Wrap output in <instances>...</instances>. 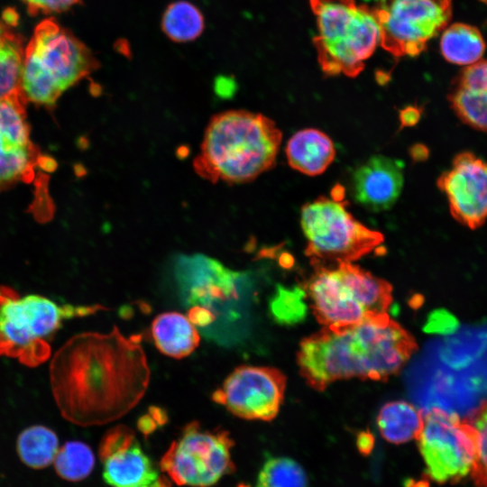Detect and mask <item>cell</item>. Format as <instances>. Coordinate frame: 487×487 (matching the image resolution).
I'll return each mask as SVG.
<instances>
[{"instance_id":"obj_1","label":"cell","mask_w":487,"mask_h":487,"mask_svg":"<svg viewBox=\"0 0 487 487\" xmlns=\"http://www.w3.org/2000/svg\"><path fill=\"white\" fill-rule=\"evenodd\" d=\"M142 336L83 332L51 357L50 384L61 416L82 427L110 423L143 397L151 370Z\"/></svg>"},{"instance_id":"obj_2","label":"cell","mask_w":487,"mask_h":487,"mask_svg":"<svg viewBox=\"0 0 487 487\" xmlns=\"http://www.w3.org/2000/svg\"><path fill=\"white\" fill-rule=\"evenodd\" d=\"M173 278L186 316L199 334L231 347L244 335L251 280L209 256L178 255Z\"/></svg>"},{"instance_id":"obj_3","label":"cell","mask_w":487,"mask_h":487,"mask_svg":"<svg viewBox=\"0 0 487 487\" xmlns=\"http://www.w3.org/2000/svg\"><path fill=\"white\" fill-rule=\"evenodd\" d=\"M281 139L274 121L262 114L221 112L210 118L193 168L212 183H246L275 165Z\"/></svg>"},{"instance_id":"obj_4","label":"cell","mask_w":487,"mask_h":487,"mask_svg":"<svg viewBox=\"0 0 487 487\" xmlns=\"http://www.w3.org/2000/svg\"><path fill=\"white\" fill-rule=\"evenodd\" d=\"M106 309L101 305L60 303L41 294H21L0 285V357L35 368L51 357V343L63 324Z\"/></svg>"},{"instance_id":"obj_5","label":"cell","mask_w":487,"mask_h":487,"mask_svg":"<svg viewBox=\"0 0 487 487\" xmlns=\"http://www.w3.org/2000/svg\"><path fill=\"white\" fill-rule=\"evenodd\" d=\"M90 49L53 18L41 21L24 49L20 88L27 101L51 106L81 79L98 69Z\"/></svg>"},{"instance_id":"obj_6","label":"cell","mask_w":487,"mask_h":487,"mask_svg":"<svg viewBox=\"0 0 487 487\" xmlns=\"http://www.w3.org/2000/svg\"><path fill=\"white\" fill-rule=\"evenodd\" d=\"M309 3L317 31L313 43L323 72L355 78L380 44V26L373 9L354 0Z\"/></svg>"},{"instance_id":"obj_7","label":"cell","mask_w":487,"mask_h":487,"mask_svg":"<svg viewBox=\"0 0 487 487\" xmlns=\"http://www.w3.org/2000/svg\"><path fill=\"white\" fill-rule=\"evenodd\" d=\"M300 225L307 240L305 254L314 265L353 262L384 241L381 232L354 217L343 195L320 196L306 203L301 208Z\"/></svg>"},{"instance_id":"obj_8","label":"cell","mask_w":487,"mask_h":487,"mask_svg":"<svg viewBox=\"0 0 487 487\" xmlns=\"http://www.w3.org/2000/svg\"><path fill=\"white\" fill-rule=\"evenodd\" d=\"M229 432L205 428L194 420L185 425L161 457V469L178 485L210 487L234 471Z\"/></svg>"},{"instance_id":"obj_9","label":"cell","mask_w":487,"mask_h":487,"mask_svg":"<svg viewBox=\"0 0 487 487\" xmlns=\"http://www.w3.org/2000/svg\"><path fill=\"white\" fill-rule=\"evenodd\" d=\"M417 440L426 473L433 481L457 482L472 472L478 455L477 432L457 414L431 408L423 416Z\"/></svg>"},{"instance_id":"obj_10","label":"cell","mask_w":487,"mask_h":487,"mask_svg":"<svg viewBox=\"0 0 487 487\" xmlns=\"http://www.w3.org/2000/svg\"><path fill=\"white\" fill-rule=\"evenodd\" d=\"M452 0H384L373 9L381 47L397 58L415 57L447 25Z\"/></svg>"},{"instance_id":"obj_11","label":"cell","mask_w":487,"mask_h":487,"mask_svg":"<svg viewBox=\"0 0 487 487\" xmlns=\"http://www.w3.org/2000/svg\"><path fill=\"white\" fill-rule=\"evenodd\" d=\"M26 103L21 89L0 99V191L33 183L46 192V182L38 177L56 169L32 141Z\"/></svg>"},{"instance_id":"obj_12","label":"cell","mask_w":487,"mask_h":487,"mask_svg":"<svg viewBox=\"0 0 487 487\" xmlns=\"http://www.w3.org/2000/svg\"><path fill=\"white\" fill-rule=\"evenodd\" d=\"M297 364L305 381L317 391L338 380H365V352L353 326H324L305 337L299 344Z\"/></svg>"},{"instance_id":"obj_13","label":"cell","mask_w":487,"mask_h":487,"mask_svg":"<svg viewBox=\"0 0 487 487\" xmlns=\"http://www.w3.org/2000/svg\"><path fill=\"white\" fill-rule=\"evenodd\" d=\"M286 377L278 369L241 365L212 394L233 415L250 420L273 419L284 399Z\"/></svg>"},{"instance_id":"obj_14","label":"cell","mask_w":487,"mask_h":487,"mask_svg":"<svg viewBox=\"0 0 487 487\" xmlns=\"http://www.w3.org/2000/svg\"><path fill=\"white\" fill-rule=\"evenodd\" d=\"M353 330L365 352V380L397 374L418 349L414 337L388 313L368 316Z\"/></svg>"},{"instance_id":"obj_15","label":"cell","mask_w":487,"mask_h":487,"mask_svg":"<svg viewBox=\"0 0 487 487\" xmlns=\"http://www.w3.org/2000/svg\"><path fill=\"white\" fill-rule=\"evenodd\" d=\"M99 458L103 479L111 487H170L160 475L150 457L124 425L111 427L102 437Z\"/></svg>"},{"instance_id":"obj_16","label":"cell","mask_w":487,"mask_h":487,"mask_svg":"<svg viewBox=\"0 0 487 487\" xmlns=\"http://www.w3.org/2000/svg\"><path fill=\"white\" fill-rule=\"evenodd\" d=\"M452 216L474 230L487 220V161L472 152L458 153L437 179Z\"/></svg>"},{"instance_id":"obj_17","label":"cell","mask_w":487,"mask_h":487,"mask_svg":"<svg viewBox=\"0 0 487 487\" xmlns=\"http://www.w3.org/2000/svg\"><path fill=\"white\" fill-rule=\"evenodd\" d=\"M304 290L317 320L324 326L350 327L367 317L336 266L315 265Z\"/></svg>"},{"instance_id":"obj_18","label":"cell","mask_w":487,"mask_h":487,"mask_svg":"<svg viewBox=\"0 0 487 487\" xmlns=\"http://www.w3.org/2000/svg\"><path fill=\"white\" fill-rule=\"evenodd\" d=\"M403 168L399 160L381 154L372 156L353 172V198L372 212L390 209L402 190Z\"/></svg>"},{"instance_id":"obj_19","label":"cell","mask_w":487,"mask_h":487,"mask_svg":"<svg viewBox=\"0 0 487 487\" xmlns=\"http://www.w3.org/2000/svg\"><path fill=\"white\" fill-rule=\"evenodd\" d=\"M285 153L292 169L308 176H317L333 162L335 149L327 134L318 129L307 128L290 137Z\"/></svg>"},{"instance_id":"obj_20","label":"cell","mask_w":487,"mask_h":487,"mask_svg":"<svg viewBox=\"0 0 487 487\" xmlns=\"http://www.w3.org/2000/svg\"><path fill=\"white\" fill-rule=\"evenodd\" d=\"M152 336L163 354L180 359L199 345L200 334L184 314L170 311L158 315L152 322Z\"/></svg>"},{"instance_id":"obj_21","label":"cell","mask_w":487,"mask_h":487,"mask_svg":"<svg viewBox=\"0 0 487 487\" xmlns=\"http://www.w3.org/2000/svg\"><path fill=\"white\" fill-rule=\"evenodd\" d=\"M336 268L368 316L388 313L392 301V287L353 262H339Z\"/></svg>"},{"instance_id":"obj_22","label":"cell","mask_w":487,"mask_h":487,"mask_svg":"<svg viewBox=\"0 0 487 487\" xmlns=\"http://www.w3.org/2000/svg\"><path fill=\"white\" fill-rule=\"evenodd\" d=\"M377 426L386 441L403 444L417 439L423 427V415L406 400H393L381 408Z\"/></svg>"},{"instance_id":"obj_23","label":"cell","mask_w":487,"mask_h":487,"mask_svg":"<svg viewBox=\"0 0 487 487\" xmlns=\"http://www.w3.org/2000/svg\"><path fill=\"white\" fill-rule=\"evenodd\" d=\"M440 50L443 57L450 63L469 66L481 60L485 42L477 28L455 23L443 32Z\"/></svg>"},{"instance_id":"obj_24","label":"cell","mask_w":487,"mask_h":487,"mask_svg":"<svg viewBox=\"0 0 487 487\" xmlns=\"http://www.w3.org/2000/svg\"><path fill=\"white\" fill-rule=\"evenodd\" d=\"M23 55L22 36L0 21V99L21 89Z\"/></svg>"},{"instance_id":"obj_25","label":"cell","mask_w":487,"mask_h":487,"mask_svg":"<svg viewBox=\"0 0 487 487\" xmlns=\"http://www.w3.org/2000/svg\"><path fill=\"white\" fill-rule=\"evenodd\" d=\"M58 450L59 438L46 426L28 427L17 437L16 451L20 459L33 469L47 467L54 461Z\"/></svg>"},{"instance_id":"obj_26","label":"cell","mask_w":487,"mask_h":487,"mask_svg":"<svg viewBox=\"0 0 487 487\" xmlns=\"http://www.w3.org/2000/svg\"><path fill=\"white\" fill-rule=\"evenodd\" d=\"M163 33L174 42L197 40L204 32L205 19L201 11L192 3L179 0L165 9L161 22Z\"/></svg>"},{"instance_id":"obj_27","label":"cell","mask_w":487,"mask_h":487,"mask_svg":"<svg viewBox=\"0 0 487 487\" xmlns=\"http://www.w3.org/2000/svg\"><path fill=\"white\" fill-rule=\"evenodd\" d=\"M448 100L464 124L487 132V85L475 88L453 87Z\"/></svg>"},{"instance_id":"obj_28","label":"cell","mask_w":487,"mask_h":487,"mask_svg":"<svg viewBox=\"0 0 487 487\" xmlns=\"http://www.w3.org/2000/svg\"><path fill=\"white\" fill-rule=\"evenodd\" d=\"M53 462L60 477L69 482H78L91 473L95 465V455L87 444L81 441H68L59 448Z\"/></svg>"},{"instance_id":"obj_29","label":"cell","mask_w":487,"mask_h":487,"mask_svg":"<svg viewBox=\"0 0 487 487\" xmlns=\"http://www.w3.org/2000/svg\"><path fill=\"white\" fill-rule=\"evenodd\" d=\"M256 487H308L301 465L288 457H269L263 464Z\"/></svg>"},{"instance_id":"obj_30","label":"cell","mask_w":487,"mask_h":487,"mask_svg":"<svg viewBox=\"0 0 487 487\" xmlns=\"http://www.w3.org/2000/svg\"><path fill=\"white\" fill-rule=\"evenodd\" d=\"M307 295L304 289L285 288L278 285L269 301L270 312L273 319L280 325H295L304 319L307 315Z\"/></svg>"},{"instance_id":"obj_31","label":"cell","mask_w":487,"mask_h":487,"mask_svg":"<svg viewBox=\"0 0 487 487\" xmlns=\"http://www.w3.org/2000/svg\"><path fill=\"white\" fill-rule=\"evenodd\" d=\"M473 426L478 436V455L471 473L479 486L487 487V405L478 414Z\"/></svg>"},{"instance_id":"obj_32","label":"cell","mask_w":487,"mask_h":487,"mask_svg":"<svg viewBox=\"0 0 487 487\" xmlns=\"http://www.w3.org/2000/svg\"><path fill=\"white\" fill-rule=\"evenodd\" d=\"M31 14H53L67 11L82 0H22Z\"/></svg>"},{"instance_id":"obj_33","label":"cell","mask_w":487,"mask_h":487,"mask_svg":"<svg viewBox=\"0 0 487 487\" xmlns=\"http://www.w3.org/2000/svg\"><path fill=\"white\" fill-rule=\"evenodd\" d=\"M457 326L455 318L445 310H436L430 314L425 330L431 333H448Z\"/></svg>"},{"instance_id":"obj_34","label":"cell","mask_w":487,"mask_h":487,"mask_svg":"<svg viewBox=\"0 0 487 487\" xmlns=\"http://www.w3.org/2000/svg\"><path fill=\"white\" fill-rule=\"evenodd\" d=\"M166 421V415L159 408H152L148 415L142 416L138 421V427L143 434L152 433L158 425Z\"/></svg>"},{"instance_id":"obj_35","label":"cell","mask_w":487,"mask_h":487,"mask_svg":"<svg viewBox=\"0 0 487 487\" xmlns=\"http://www.w3.org/2000/svg\"><path fill=\"white\" fill-rule=\"evenodd\" d=\"M419 111L417 107H407L400 113L401 123L404 125H413L419 119Z\"/></svg>"},{"instance_id":"obj_36","label":"cell","mask_w":487,"mask_h":487,"mask_svg":"<svg viewBox=\"0 0 487 487\" xmlns=\"http://www.w3.org/2000/svg\"><path fill=\"white\" fill-rule=\"evenodd\" d=\"M370 443H372V438L371 437L370 434H364V433L360 434L358 437L359 447H361L364 444L365 449H368V447L371 448L372 446H370Z\"/></svg>"},{"instance_id":"obj_37","label":"cell","mask_w":487,"mask_h":487,"mask_svg":"<svg viewBox=\"0 0 487 487\" xmlns=\"http://www.w3.org/2000/svg\"><path fill=\"white\" fill-rule=\"evenodd\" d=\"M363 1H366V2H375V1H376V2L381 3V2H383L384 0H363Z\"/></svg>"}]
</instances>
